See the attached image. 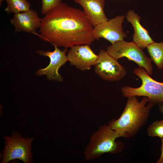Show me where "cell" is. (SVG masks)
<instances>
[{
	"label": "cell",
	"instance_id": "9c48e42d",
	"mask_svg": "<svg viewBox=\"0 0 163 163\" xmlns=\"http://www.w3.org/2000/svg\"><path fill=\"white\" fill-rule=\"evenodd\" d=\"M53 46L54 50L53 51H44L41 50L36 51L37 53L40 56L48 57L50 62L47 67L43 69H40L36 74L38 76L45 75L47 79L50 80L62 82V77L59 73L58 70L68 61L66 55L67 49L65 48L62 51L57 46L55 45Z\"/></svg>",
	"mask_w": 163,
	"mask_h": 163
},
{
	"label": "cell",
	"instance_id": "9a60e30c",
	"mask_svg": "<svg viewBox=\"0 0 163 163\" xmlns=\"http://www.w3.org/2000/svg\"><path fill=\"white\" fill-rule=\"evenodd\" d=\"M7 5L5 11L8 14L27 11L29 10L31 5L27 0H5Z\"/></svg>",
	"mask_w": 163,
	"mask_h": 163
},
{
	"label": "cell",
	"instance_id": "5bb4252c",
	"mask_svg": "<svg viewBox=\"0 0 163 163\" xmlns=\"http://www.w3.org/2000/svg\"><path fill=\"white\" fill-rule=\"evenodd\" d=\"M146 48L151 60L159 69L163 68V42H154Z\"/></svg>",
	"mask_w": 163,
	"mask_h": 163
},
{
	"label": "cell",
	"instance_id": "6da1fadb",
	"mask_svg": "<svg viewBox=\"0 0 163 163\" xmlns=\"http://www.w3.org/2000/svg\"><path fill=\"white\" fill-rule=\"evenodd\" d=\"M94 27L83 11L62 2L41 18L39 36L45 41L65 49L91 45Z\"/></svg>",
	"mask_w": 163,
	"mask_h": 163
},
{
	"label": "cell",
	"instance_id": "7c38bea8",
	"mask_svg": "<svg viewBox=\"0 0 163 163\" xmlns=\"http://www.w3.org/2000/svg\"><path fill=\"white\" fill-rule=\"evenodd\" d=\"M82 7L93 27L108 19L104 11L105 0H73Z\"/></svg>",
	"mask_w": 163,
	"mask_h": 163
},
{
	"label": "cell",
	"instance_id": "e0dca14e",
	"mask_svg": "<svg viewBox=\"0 0 163 163\" xmlns=\"http://www.w3.org/2000/svg\"><path fill=\"white\" fill-rule=\"evenodd\" d=\"M62 2V0H42V13L45 14L48 11L57 6Z\"/></svg>",
	"mask_w": 163,
	"mask_h": 163
},
{
	"label": "cell",
	"instance_id": "277c9868",
	"mask_svg": "<svg viewBox=\"0 0 163 163\" xmlns=\"http://www.w3.org/2000/svg\"><path fill=\"white\" fill-rule=\"evenodd\" d=\"M133 72L140 78L142 85L136 88L129 86L122 87L121 91L123 96H142L147 97L149 102L154 104L163 103V82L152 78L142 67L135 68Z\"/></svg>",
	"mask_w": 163,
	"mask_h": 163
},
{
	"label": "cell",
	"instance_id": "d6986e66",
	"mask_svg": "<svg viewBox=\"0 0 163 163\" xmlns=\"http://www.w3.org/2000/svg\"><path fill=\"white\" fill-rule=\"evenodd\" d=\"M159 109L160 111L163 114V103L160 104L159 106Z\"/></svg>",
	"mask_w": 163,
	"mask_h": 163
},
{
	"label": "cell",
	"instance_id": "8992f818",
	"mask_svg": "<svg viewBox=\"0 0 163 163\" xmlns=\"http://www.w3.org/2000/svg\"><path fill=\"white\" fill-rule=\"evenodd\" d=\"M106 49L108 53L116 60L125 57L135 62L139 67L145 69L149 75H152L153 67L151 59L133 41H117L107 47Z\"/></svg>",
	"mask_w": 163,
	"mask_h": 163
},
{
	"label": "cell",
	"instance_id": "ac0fdd59",
	"mask_svg": "<svg viewBox=\"0 0 163 163\" xmlns=\"http://www.w3.org/2000/svg\"><path fill=\"white\" fill-rule=\"evenodd\" d=\"M161 153L160 158L157 161V163H163V138L161 139Z\"/></svg>",
	"mask_w": 163,
	"mask_h": 163
},
{
	"label": "cell",
	"instance_id": "8fae6325",
	"mask_svg": "<svg viewBox=\"0 0 163 163\" xmlns=\"http://www.w3.org/2000/svg\"><path fill=\"white\" fill-rule=\"evenodd\" d=\"M41 19L36 11L30 9L25 12L14 14L10 20V23L15 27L14 32L21 31L35 34L37 29L40 28Z\"/></svg>",
	"mask_w": 163,
	"mask_h": 163
},
{
	"label": "cell",
	"instance_id": "ba28073f",
	"mask_svg": "<svg viewBox=\"0 0 163 163\" xmlns=\"http://www.w3.org/2000/svg\"><path fill=\"white\" fill-rule=\"evenodd\" d=\"M125 16L117 15L104 22L94 27L93 34L95 40L104 38L111 44L115 42L124 40L127 37L124 32L122 24Z\"/></svg>",
	"mask_w": 163,
	"mask_h": 163
},
{
	"label": "cell",
	"instance_id": "ffe728a7",
	"mask_svg": "<svg viewBox=\"0 0 163 163\" xmlns=\"http://www.w3.org/2000/svg\"><path fill=\"white\" fill-rule=\"evenodd\" d=\"M162 78H163V76H162Z\"/></svg>",
	"mask_w": 163,
	"mask_h": 163
},
{
	"label": "cell",
	"instance_id": "52a82bcc",
	"mask_svg": "<svg viewBox=\"0 0 163 163\" xmlns=\"http://www.w3.org/2000/svg\"><path fill=\"white\" fill-rule=\"evenodd\" d=\"M95 72L103 79L110 82L118 81L125 76V68L107 53L101 49L94 66Z\"/></svg>",
	"mask_w": 163,
	"mask_h": 163
},
{
	"label": "cell",
	"instance_id": "44dd1931",
	"mask_svg": "<svg viewBox=\"0 0 163 163\" xmlns=\"http://www.w3.org/2000/svg\"></svg>",
	"mask_w": 163,
	"mask_h": 163
},
{
	"label": "cell",
	"instance_id": "3957f363",
	"mask_svg": "<svg viewBox=\"0 0 163 163\" xmlns=\"http://www.w3.org/2000/svg\"><path fill=\"white\" fill-rule=\"evenodd\" d=\"M121 137L120 134L112 129L110 125L104 124L93 133L84 151L87 161L99 158L105 153L116 154L121 152L124 148L123 143L116 141Z\"/></svg>",
	"mask_w": 163,
	"mask_h": 163
},
{
	"label": "cell",
	"instance_id": "30bf717a",
	"mask_svg": "<svg viewBox=\"0 0 163 163\" xmlns=\"http://www.w3.org/2000/svg\"><path fill=\"white\" fill-rule=\"evenodd\" d=\"M67 55L68 61L71 65L82 71L89 70L94 66L98 58L88 45L74 46Z\"/></svg>",
	"mask_w": 163,
	"mask_h": 163
},
{
	"label": "cell",
	"instance_id": "5b68a950",
	"mask_svg": "<svg viewBox=\"0 0 163 163\" xmlns=\"http://www.w3.org/2000/svg\"><path fill=\"white\" fill-rule=\"evenodd\" d=\"M5 146L2 163H7L19 159L25 163L33 161L31 154L32 143L34 138H25L18 132L13 131L10 136H4Z\"/></svg>",
	"mask_w": 163,
	"mask_h": 163
},
{
	"label": "cell",
	"instance_id": "7a4b0ae2",
	"mask_svg": "<svg viewBox=\"0 0 163 163\" xmlns=\"http://www.w3.org/2000/svg\"><path fill=\"white\" fill-rule=\"evenodd\" d=\"M124 109L117 119H113L108 124L120 135L127 139L135 136L148 119L154 104L144 97L139 101L136 96L127 97Z\"/></svg>",
	"mask_w": 163,
	"mask_h": 163
},
{
	"label": "cell",
	"instance_id": "4fadbf2b",
	"mask_svg": "<svg viewBox=\"0 0 163 163\" xmlns=\"http://www.w3.org/2000/svg\"><path fill=\"white\" fill-rule=\"evenodd\" d=\"M126 18L133 27L134 32L133 36V41L137 46L142 49H144L154 42L148 30L141 24L140 17L133 10H130L127 12Z\"/></svg>",
	"mask_w": 163,
	"mask_h": 163
},
{
	"label": "cell",
	"instance_id": "2e32d148",
	"mask_svg": "<svg viewBox=\"0 0 163 163\" xmlns=\"http://www.w3.org/2000/svg\"><path fill=\"white\" fill-rule=\"evenodd\" d=\"M148 134L151 137L163 138V120L154 121L147 129Z\"/></svg>",
	"mask_w": 163,
	"mask_h": 163
}]
</instances>
